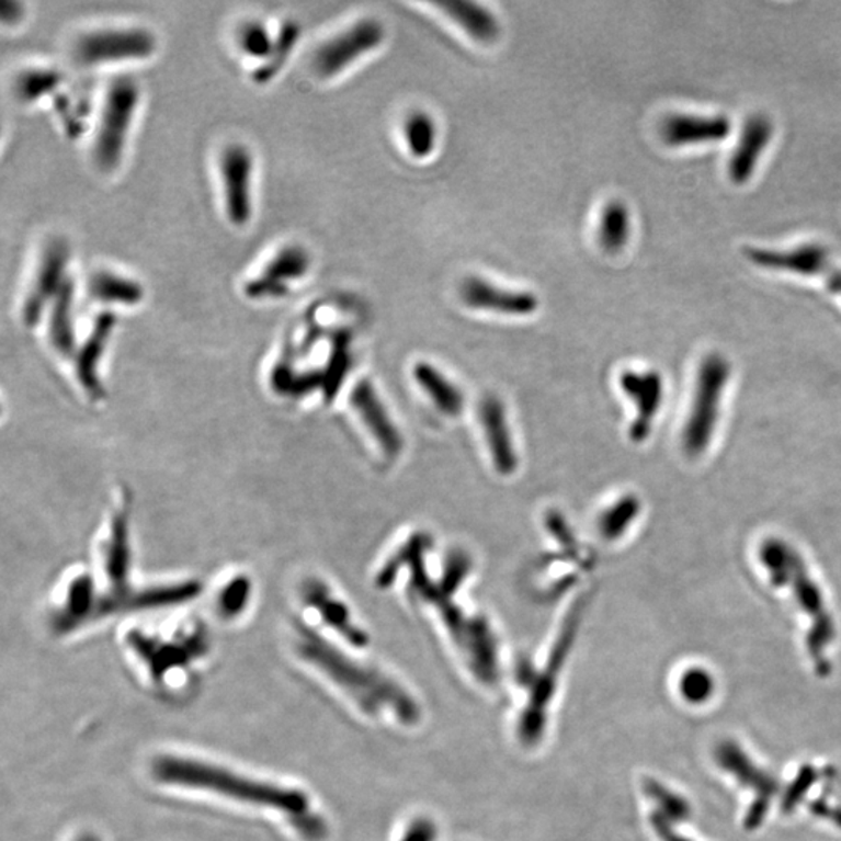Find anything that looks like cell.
Wrapping results in <instances>:
<instances>
[{"mask_svg":"<svg viewBox=\"0 0 841 841\" xmlns=\"http://www.w3.org/2000/svg\"><path fill=\"white\" fill-rule=\"evenodd\" d=\"M151 774L159 783L225 796L248 806L269 807L291 817L296 831L307 841H323L328 826L312 812L309 796L296 788L254 780L216 763L196 761L177 754L158 755L151 763Z\"/></svg>","mask_w":841,"mask_h":841,"instance_id":"cell-1","label":"cell"},{"mask_svg":"<svg viewBox=\"0 0 841 841\" xmlns=\"http://www.w3.org/2000/svg\"><path fill=\"white\" fill-rule=\"evenodd\" d=\"M296 650L304 661L320 670L370 717H379L384 711H390L407 726L421 720L420 705L401 684L380 670L344 655L314 629L303 626L298 629Z\"/></svg>","mask_w":841,"mask_h":841,"instance_id":"cell-2","label":"cell"},{"mask_svg":"<svg viewBox=\"0 0 841 841\" xmlns=\"http://www.w3.org/2000/svg\"><path fill=\"white\" fill-rule=\"evenodd\" d=\"M761 559L774 587L787 584L804 613L812 617L814 626L807 637V650L817 669L825 673V651L832 643L836 629L820 588L807 572L802 557L784 541L766 539L761 546Z\"/></svg>","mask_w":841,"mask_h":841,"instance_id":"cell-3","label":"cell"},{"mask_svg":"<svg viewBox=\"0 0 841 841\" xmlns=\"http://www.w3.org/2000/svg\"><path fill=\"white\" fill-rule=\"evenodd\" d=\"M578 626H580V613L573 611L566 618L559 633L557 643L552 647L550 656L547 658L546 666L541 670L533 672L532 681L529 684V703L522 711L518 724V737L525 747H535L546 732L547 711L557 692L558 680L565 669L566 661L576 640Z\"/></svg>","mask_w":841,"mask_h":841,"instance_id":"cell-4","label":"cell"},{"mask_svg":"<svg viewBox=\"0 0 841 841\" xmlns=\"http://www.w3.org/2000/svg\"><path fill=\"white\" fill-rule=\"evenodd\" d=\"M139 98V84L132 77H117L106 87L92 143L95 164L106 172L121 162Z\"/></svg>","mask_w":841,"mask_h":841,"instance_id":"cell-5","label":"cell"},{"mask_svg":"<svg viewBox=\"0 0 841 841\" xmlns=\"http://www.w3.org/2000/svg\"><path fill=\"white\" fill-rule=\"evenodd\" d=\"M729 374L731 368L724 355L709 354L703 359L683 432V447L689 457L702 455L713 440Z\"/></svg>","mask_w":841,"mask_h":841,"instance_id":"cell-6","label":"cell"},{"mask_svg":"<svg viewBox=\"0 0 841 841\" xmlns=\"http://www.w3.org/2000/svg\"><path fill=\"white\" fill-rule=\"evenodd\" d=\"M157 50V36L140 25H106L84 30L73 41V58L81 66L146 59Z\"/></svg>","mask_w":841,"mask_h":841,"instance_id":"cell-7","label":"cell"},{"mask_svg":"<svg viewBox=\"0 0 841 841\" xmlns=\"http://www.w3.org/2000/svg\"><path fill=\"white\" fill-rule=\"evenodd\" d=\"M441 617L455 646L465 656L470 672L487 685L498 684L500 677L498 640L488 622L480 617H468L457 606L444 599L440 603Z\"/></svg>","mask_w":841,"mask_h":841,"instance_id":"cell-8","label":"cell"},{"mask_svg":"<svg viewBox=\"0 0 841 841\" xmlns=\"http://www.w3.org/2000/svg\"><path fill=\"white\" fill-rule=\"evenodd\" d=\"M254 159L243 144H228L218 157V177L225 214L235 226L247 225L253 216Z\"/></svg>","mask_w":841,"mask_h":841,"instance_id":"cell-9","label":"cell"},{"mask_svg":"<svg viewBox=\"0 0 841 841\" xmlns=\"http://www.w3.org/2000/svg\"><path fill=\"white\" fill-rule=\"evenodd\" d=\"M747 258L761 269L820 277L829 291L841 296V266L833 264L820 245L804 243L788 250L748 248Z\"/></svg>","mask_w":841,"mask_h":841,"instance_id":"cell-10","label":"cell"},{"mask_svg":"<svg viewBox=\"0 0 841 841\" xmlns=\"http://www.w3.org/2000/svg\"><path fill=\"white\" fill-rule=\"evenodd\" d=\"M69 247L62 239H52L43 248L33 280L22 303V321L32 328L43 318L55 296L68 280Z\"/></svg>","mask_w":841,"mask_h":841,"instance_id":"cell-11","label":"cell"},{"mask_svg":"<svg viewBox=\"0 0 841 841\" xmlns=\"http://www.w3.org/2000/svg\"><path fill=\"white\" fill-rule=\"evenodd\" d=\"M384 36L385 30L379 21L357 22L318 47L314 55V69L325 79L337 76L353 65L355 59L379 47Z\"/></svg>","mask_w":841,"mask_h":841,"instance_id":"cell-12","label":"cell"},{"mask_svg":"<svg viewBox=\"0 0 841 841\" xmlns=\"http://www.w3.org/2000/svg\"><path fill=\"white\" fill-rule=\"evenodd\" d=\"M309 269V253L298 245H285L258 276L245 284V295L251 299L280 298L287 294L288 284L302 280Z\"/></svg>","mask_w":841,"mask_h":841,"instance_id":"cell-13","label":"cell"},{"mask_svg":"<svg viewBox=\"0 0 841 841\" xmlns=\"http://www.w3.org/2000/svg\"><path fill=\"white\" fill-rule=\"evenodd\" d=\"M715 759L720 763L721 769L728 770L734 774L745 787H750L755 793V803L751 806L750 815L747 817V826L750 829L761 825L763 817L769 812L772 796L777 791L774 777L763 772L747 754L742 748L734 742H724L718 745L715 750Z\"/></svg>","mask_w":841,"mask_h":841,"instance_id":"cell-14","label":"cell"},{"mask_svg":"<svg viewBox=\"0 0 841 841\" xmlns=\"http://www.w3.org/2000/svg\"><path fill=\"white\" fill-rule=\"evenodd\" d=\"M351 406L362 421L365 431L376 441L382 454L396 457L402 451V435L391 414L370 382L363 380L354 388Z\"/></svg>","mask_w":841,"mask_h":841,"instance_id":"cell-15","label":"cell"},{"mask_svg":"<svg viewBox=\"0 0 841 841\" xmlns=\"http://www.w3.org/2000/svg\"><path fill=\"white\" fill-rule=\"evenodd\" d=\"M732 124L724 114H672L662 121L661 137L670 147L721 143L731 135Z\"/></svg>","mask_w":841,"mask_h":841,"instance_id":"cell-16","label":"cell"},{"mask_svg":"<svg viewBox=\"0 0 841 841\" xmlns=\"http://www.w3.org/2000/svg\"><path fill=\"white\" fill-rule=\"evenodd\" d=\"M774 127L765 114H753L743 122L739 140L728 161V177L734 184H745L753 177L763 151L772 143Z\"/></svg>","mask_w":841,"mask_h":841,"instance_id":"cell-17","label":"cell"},{"mask_svg":"<svg viewBox=\"0 0 841 841\" xmlns=\"http://www.w3.org/2000/svg\"><path fill=\"white\" fill-rule=\"evenodd\" d=\"M618 384L622 391H625L636 406L637 417L633 421L629 435L633 441L639 443L647 439L651 422L661 407L662 396H664L662 377L655 372H625L622 373Z\"/></svg>","mask_w":841,"mask_h":841,"instance_id":"cell-18","label":"cell"},{"mask_svg":"<svg viewBox=\"0 0 841 841\" xmlns=\"http://www.w3.org/2000/svg\"><path fill=\"white\" fill-rule=\"evenodd\" d=\"M462 298L473 309L524 317L538 309L539 302L529 292L505 291L480 277H468L462 285Z\"/></svg>","mask_w":841,"mask_h":841,"instance_id":"cell-19","label":"cell"},{"mask_svg":"<svg viewBox=\"0 0 841 841\" xmlns=\"http://www.w3.org/2000/svg\"><path fill=\"white\" fill-rule=\"evenodd\" d=\"M480 425L492 465L503 476L514 473L518 455L514 451L505 409L498 398H485L480 406Z\"/></svg>","mask_w":841,"mask_h":841,"instance_id":"cell-20","label":"cell"},{"mask_svg":"<svg viewBox=\"0 0 841 841\" xmlns=\"http://www.w3.org/2000/svg\"><path fill=\"white\" fill-rule=\"evenodd\" d=\"M116 326V315L105 310L95 318L94 326L89 332L88 339L77 350V377L81 387L91 395L92 398L102 396V384L99 382V362L105 354L106 344L110 342L111 332Z\"/></svg>","mask_w":841,"mask_h":841,"instance_id":"cell-21","label":"cell"},{"mask_svg":"<svg viewBox=\"0 0 841 841\" xmlns=\"http://www.w3.org/2000/svg\"><path fill=\"white\" fill-rule=\"evenodd\" d=\"M304 600L320 614L329 628L339 633L351 646L365 647L368 644V635L355 625L348 606L333 598L332 592L325 584L310 581L304 589Z\"/></svg>","mask_w":841,"mask_h":841,"instance_id":"cell-22","label":"cell"},{"mask_svg":"<svg viewBox=\"0 0 841 841\" xmlns=\"http://www.w3.org/2000/svg\"><path fill=\"white\" fill-rule=\"evenodd\" d=\"M414 380L420 390L428 396L429 402L447 418H455L465 407V396L457 385L447 379L440 370L429 363H418L413 370Z\"/></svg>","mask_w":841,"mask_h":841,"instance_id":"cell-23","label":"cell"},{"mask_svg":"<svg viewBox=\"0 0 841 841\" xmlns=\"http://www.w3.org/2000/svg\"><path fill=\"white\" fill-rule=\"evenodd\" d=\"M87 287L91 298L99 303L136 306L144 298V287L139 281L113 270H95L89 276Z\"/></svg>","mask_w":841,"mask_h":841,"instance_id":"cell-24","label":"cell"},{"mask_svg":"<svg viewBox=\"0 0 841 841\" xmlns=\"http://www.w3.org/2000/svg\"><path fill=\"white\" fill-rule=\"evenodd\" d=\"M436 5L446 11L466 33L480 43H492L498 39L500 25L495 14L480 3L470 0H436Z\"/></svg>","mask_w":841,"mask_h":841,"instance_id":"cell-25","label":"cell"},{"mask_svg":"<svg viewBox=\"0 0 841 841\" xmlns=\"http://www.w3.org/2000/svg\"><path fill=\"white\" fill-rule=\"evenodd\" d=\"M73 288V281L68 277L49 306V340L61 355L77 353L72 325Z\"/></svg>","mask_w":841,"mask_h":841,"instance_id":"cell-26","label":"cell"},{"mask_svg":"<svg viewBox=\"0 0 841 841\" xmlns=\"http://www.w3.org/2000/svg\"><path fill=\"white\" fill-rule=\"evenodd\" d=\"M98 605L91 578H76L70 584L68 594H66L65 605L59 607L55 626H57L58 632H70L89 618H95Z\"/></svg>","mask_w":841,"mask_h":841,"instance_id":"cell-27","label":"cell"},{"mask_svg":"<svg viewBox=\"0 0 841 841\" xmlns=\"http://www.w3.org/2000/svg\"><path fill=\"white\" fill-rule=\"evenodd\" d=\"M632 220L629 211L622 202L607 203L600 220L599 239L606 253L616 254L628 243Z\"/></svg>","mask_w":841,"mask_h":841,"instance_id":"cell-28","label":"cell"},{"mask_svg":"<svg viewBox=\"0 0 841 841\" xmlns=\"http://www.w3.org/2000/svg\"><path fill=\"white\" fill-rule=\"evenodd\" d=\"M129 565V547H128V521L127 516L121 514L114 521L113 532H111V539L109 546H106L105 568L106 576L111 580L116 581V591H122L125 580L128 573Z\"/></svg>","mask_w":841,"mask_h":841,"instance_id":"cell-29","label":"cell"},{"mask_svg":"<svg viewBox=\"0 0 841 841\" xmlns=\"http://www.w3.org/2000/svg\"><path fill=\"white\" fill-rule=\"evenodd\" d=\"M640 503L635 496H625L613 505L607 507L598 521L600 535L606 541H616L632 527L633 521L639 516Z\"/></svg>","mask_w":841,"mask_h":841,"instance_id":"cell-30","label":"cell"},{"mask_svg":"<svg viewBox=\"0 0 841 841\" xmlns=\"http://www.w3.org/2000/svg\"><path fill=\"white\" fill-rule=\"evenodd\" d=\"M62 76L54 68H29L22 70L14 81V92L22 102H35L50 94L61 83Z\"/></svg>","mask_w":841,"mask_h":841,"instance_id":"cell-31","label":"cell"},{"mask_svg":"<svg viewBox=\"0 0 841 841\" xmlns=\"http://www.w3.org/2000/svg\"><path fill=\"white\" fill-rule=\"evenodd\" d=\"M299 35H302V27L295 21H285L281 25L276 39H274L272 54L265 59L264 65L254 70V80H258L259 83H265L272 79L274 73L283 68L285 59L288 58L295 44L298 43Z\"/></svg>","mask_w":841,"mask_h":841,"instance_id":"cell-32","label":"cell"},{"mask_svg":"<svg viewBox=\"0 0 841 841\" xmlns=\"http://www.w3.org/2000/svg\"><path fill=\"white\" fill-rule=\"evenodd\" d=\"M404 133H406L407 146H409L413 157L425 158L432 154L436 143V128L429 114L422 113V111L410 114L407 117Z\"/></svg>","mask_w":841,"mask_h":841,"instance_id":"cell-33","label":"cell"},{"mask_svg":"<svg viewBox=\"0 0 841 841\" xmlns=\"http://www.w3.org/2000/svg\"><path fill=\"white\" fill-rule=\"evenodd\" d=\"M274 39L262 22H243L237 32V43L248 57L266 59L272 54Z\"/></svg>","mask_w":841,"mask_h":841,"instance_id":"cell-34","label":"cell"},{"mask_svg":"<svg viewBox=\"0 0 841 841\" xmlns=\"http://www.w3.org/2000/svg\"><path fill=\"white\" fill-rule=\"evenodd\" d=\"M644 788H646L647 796H650L651 802L658 806V814L662 815L667 821H684L691 814L687 802L677 793L669 791L664 785L656 783L654 780H647Z\"/></svg>","mask_w":841,"mask_h":841,"instance_id":"cell-35","label":"cell"},{"mask_svg":"<svg viewBox=\"0 0 841 841\" xmlns=\"http://www.w3.org/2000/svg\"><path fill=\"white\" fill-rule=\"evenodd\" d=\"M680 692L684 700L694 705H702L714 694V680L705 669L694 667L683 673L680 680Z\"/></svg>","mask_w":841,"mask_h":841,"instance_id":"cell-36","label":"cell"},{"mask_svg":"<svg viewBox=\"0 0 841 841\" xmlns=\"http://www.w3.org/2000/svg\"><path fill=\"white\" fill-rule=\"evenodd\" d=\"M248 595H250L248 580L242 577L235 578L221 589L220 595H218V610L225 617H236L237 614L242 613L245 605H247Z\"/></svg>","mask_w":841,"mask_h":841,"instance_id":"cell-37","label":"cell"},{"mask_svg":"<svg viewBox=\"0 0 841 841\" xmlns=\"http://www.w3.org/2000/svg\"><path fill=\"white\" fill-rule=\"evenodd\" d=\"M817 777L818 774L815 772L812 766H807V769H804L803 772L799 773V776L793 781L791 791H788L787 798L784 799V809L787 810V812H791L793 807H795V804L803 798V795L806 793L807 788L812 787V784L815 781H817Z\"/></svg>","mask_w":841,"mask_h":841,"instance_id":"cell-38","label":"cell"},{"mask_svg":"<svg viewBox=\"0 0 841 841\" xmlns=\"http://www.w3.org/2000/svg\"><path fill=\"white\" fill-rule=\"evenodd\" d=\"M439 839V829L435 822L429 818H414L409 828L404 832L401 841H436Z\"/></svg>","mask_w":841,"mask_h":841,"instance_id":"cell-39","label":"cell"},{"mask_svg":"<svg viewBox=\"0 0 841 841\" xmlns=\"http://www.w3.org/2000/svg\"><path fill=\"white\" fill-rule=\"evenodd\" d=\"M76 841H100L98 837L94 836V833H84V836H81L80 839H77Z\"/></svg>","mask_w":841,"mask_h":841,"instance_id":"cell-40","label":"cell"}]
</instances>
